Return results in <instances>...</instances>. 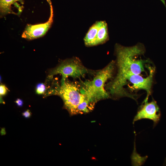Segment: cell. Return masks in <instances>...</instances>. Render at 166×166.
Masks as SVG:
<instances>
[{
	"label": "cell",
	"instance_id": "1",
	"mask_svg": "<svg viewBox=\"0 0 166 166\" xmlns=\"http://www.w3.org/2000/svg\"><path fill=\"white\" fill-rule=\"evenodd\" d=\"M144 49L142 45H137L125 47L117 45L115 47L117 57L116 65L117 68L115 77H120L133 75H142L144 72L145 66L148 61L142 59Z\"/></svg>",
	"mask_w": 166,
	"mask_h": 166
},
{
	"label": "cell",
	"instance_id": "2",
	"mask_svg": "<svg viewBox=\"0 0 166 166\" xmlns=\"http://www.w3.org/2000/svg\"><path fill=\"white\" fill-rule=\"evenodd\" d=\"M115 65V61H111L104 68L97 71L92 80H86L80 85L81 92L91 103L95 105L98 101L110 97L105 89V84L113 78Z\"/></svg>",
	"mask_w": 166,
	"mask_h": 166
},
{
	"label": "cell",
	"instance_id": "3",
	"mask_svg": "<svg viewBox=\"0 0 166 166\" xmlns=\"http://www.w3.org/2000/svg\"><path fill=\"white\" fill-rule=\"evenodd\" d=\"M155 71H152L145 77L142 75H133L125 76L118 79H112L106 85V89L110 96L118 98L125 97L124 86L130 85L129 88L132 92L142 89L147 93L146 97L143 102L148 101L151 93L153 78Z\"/></svg>",
	"mask_w": 166,
	"mask_h": 166
},
{
	"label": "cell",
	"instance_id": "4",
	"mask_svg": "<svg viewBox=\"0 0 166 166\" xmlns=\"http://www.w3.org/2000/svg\"><path fill=\"white\" fill-rule=\"evenodd\" d=\"M49 94L58 95L63 101L64 106L70 114H77L80 104L87 99L81 91L80 85L62 78L61 85L57 84Z\"/></svg>",
	"mask_w": 166,
	"mask_h": 166
},
{
	"label": "cell",
	"instance_id": "5",
	"mask_svg": "<svg viewBox=\"0 0 166 166\" xmlns=\"http://www.w3.org/2000/svg\"><path fill=\"white\" fill-rule=\"evenodd\" d=\"M96 71L86 68L79 58L74 57L61 62L58 66L50 71L48 78L50 79L54 75L61 74L62 78H65L69 77L74 79L80 78L88 73L94 75Z\"/></svg>",
	"mask_w": 166,
	"mask_h": 166
},
{
	"label": "cell",
	"instance_id": "6",
	"mask_svg": "<svg viewBox=\"0 0 166 166\" xmlns=\"http://www.w3.org/2000/svg\"><path fill=\"white\" fill-rule=\"evenodd\" d=\"M144 103V104L141 105L135 116L133 124L139 120L147 119L153 121L154 127L157 124L160 119V109L156 102L154 100L149 103L148 101Z\"/></svg>",
	"mask_w": 166,
	"mask_h": 166
},
{
	"label": "cell",
	"instance_id": "7",
	"mask_svg": "<svg viewBox=\"0 0 166 166\" xmlns=\"http://www.w3.org/2000/svg\"><path fill=\"white\" fill-rule=\"evenodd\" d=\"M49 20L46 22L35 25L28 24L22 33V37L32 40L44 36L50 28L53 21V12L51 9Z\"/></svg>",
	"mask_w": 166,
	"mask_h": 166
},
{
	"label": "cell",
	"instance_id": "8",
	"mask_svg": "<svg viewBox=\"0 0 166 166\" xmlns=\"http://www.w3.org/2000/svg\"><path fill=\"white\" fill-rule=\"evenodd\" d=\"M104 21L97 22L89 28L84 38L85 45L87 46H93V44L99 29Z\"/></svg>",
	"mask_w": 166,
	"mask_h": 166
},
{
	"label": "cell",
	"instance_id": "9",
	"mask_svg": "<svg viewBox=\"0 0 166 166\" xmlns=\"http://www.w3.org/2000/svg\"><path fill=\"white\" fill-rule=\"evenodd\" d=\"M108 34L107 25L105 21L99 29L93 46L103 44L107 41L108 39Z\"/></svg>",
	"mask_w": 166,
	"mask_h": 166
},
{
	"label": "cell",
	"instance_id": "10",
	"mask_svg": "<svg viewBox=\"0 0 166 166\" xmlns=\"http://www.w3.org/2000/svg\"><path fill=\"white\" fill-rule=\"evenodd\" d=\"M18 0H0L1 13L4 15L8 14H13L11 6Z\"/></svg>",
	"mask_w": 166,
	"mask_h": 166
},
{
	"label": "cell",
	"instance_id": "11",
	"mask_svg": "<svg viewBox=\"0 0 166 166\" xmlns=\"http://www.w3.org/2000/svg\"><path fill=\"white\" fill-rule=\"evenodd\" d=\"M135 148V146L131 156L132 164L134 166L141 165L144 163L147 156H141L136 152Z\"/></svg>",
	"mask_w": 166,
	"mask_h": 166
},
{
	"label": "cell",
	"instance_id": "12",
	"mask_svg": "<svg viewBox=\"0 0 166 166\" xmlns=\"http://www.w3.org/2000/svg\"><path fill=\"white\" fill-rule=\"evenodd\" d=\"M46 89L45 85L43 83H39L36 85V92L38 94H42L45 92Z\"/></svg>",
	"mask_w": 166,
	"mask_h": 166
},
{
	"label": "cell",
	"instance_id": "13",
	"mask_svg": "<svg viewBox=\"0 0 166 166\" xmlns=\"http://www.w3.org/2000/svg\"><path fill=\"white\" fill-rule=\"evenodd\" d=\"M7 89L4 85H1L0 86V95L1 96L5 95L7 92Z\"/></svg>",
	"mask_w": 166,
	"mask_h": 166
},
{
	"label": "cell",
	"instance_id": "14",
	"mask_svg": "<svg viewBox=\"0 0 166 166\" xmlns=\"http://www.w3.org/2000/svg\"><path fill=\"white\" fill-rule=\"evenodd\" d=\"M22 115L26 118H29L31 116V113L29 110L27 109L22 113Z\"/></svg>",
	"mask_w": 166,
	"mask_h": 166
},
{
	"label": "cell",
	"instance_id": "15",
	"mask_svg": "<svg viewBox=\"0 0 166 166\" xmlns=\"http://www.w3.org/2000/svg\"><path fill=\"white\" fill-rule=\"evenodd\" d=\"M15 102L17 105L19 107H22L23 105V101L19 98L17 99L15 101Z\"/></svg>",
	"mask_w": 166,
	"mask_h": 166
},
{
	"label": "cell",
	"instance_id": "16",
	"mask_svg": "<svg viewBox=\"0 0 166 166\" xmlns=\"http://www.w3.org/2000/svg\"><path fill=\"white\" fill-rule=\"evenodd\" d=\"M18 0L19 1H21V0Z\"/></svg>",
	"mask_w": 166,
	"mask_h": 166
}]
</instances>
